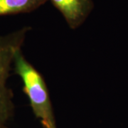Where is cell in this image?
<instances>
[{
    "mask_svg": "<svg viewBox=\"0 0 128 128\" xmlns=\"http://www.w3.org/2000/svg\"><path fill=\"white\" fill-rule=\"evenodd\" d=\"M14 73L21 78L33 113L44 128H57L48 89L43 76L19 49L13 61Z\"/></svg>",
    "mask_w": 128,
    "mask_h": 128,
    "instance_id": "1",
    "label": "cell"
},
{
    "mask_svg": "<svg viewBox=\"0 0 128 128\" xmlns=\"http://www.w3.org/2000/svg\"><path fill=\"white\" fill-rule=\"evenodd\" d=\"M31 30V26H24L6 34H0V128H9V121L14 116V94L8 80L15 54L22 48Z\"/></svg>",
    "mask_w": 128,
    "mask_h": 128,
    "instance_id": "2",
    "label": "cell"
},
{
    "mask_svg": "<svg viewBox=\"0 0 128 128\" xmlns=\"http://www.w3.org/2000/svg\"><path fill=\"white\" fill-rule=\"evenodd\" d=\"M62 14L68 27L77 29L82 26L94 9L93 0H50Z\"/></svg>",
    "mask_w": 128,
    "mask_h": 128,
    "instance_id": "3",
    "label": "cell"
},
{
    "mask_svg": "<svg viewBox=\"0 0 128 128\" xmlns=\"http://www.w3.org/2000/svg\"><path fill=\"white\" fill-rule=\"evenodd\" d=\"M48 0H0V16L29 13L45 4Z\"/></svg>",
    "mask_w": 128,
    "mask_h": 128,
    "instance_id": "4",
    "label": "cell"
}]
</instances>
